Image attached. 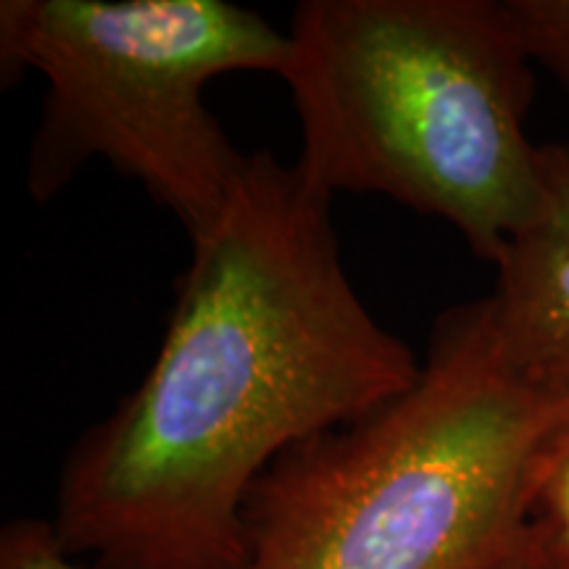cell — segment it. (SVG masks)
Masks as SVG:
<instances>
[{"mask_svg":"<svg viewBox=\"0 0 569 569\" xmlns=\"http://www.w3.org/2000/svg\"><path fill=\"white\" fill-rule=\"evenodd\" d=\"M330 196L248 156L196 234L151 369L61 472L53 528L96 569H238L277 459L415 386L422 361L361 301Z\"/></svg>","mask_w":569,"mask_h":569,"instance_id":"1","label":"cell"},{"mask_svg":"<svg viewBox=\"0 0 569 569\" xmlns=\"http://www.w3.org/2000/svg\"><path fill=\"white\" fill-rule=\"evenodd\" d=\"M567 425L569 396L509 365L486 298L448 309L407 393L269 467L238 569H549L538 507Z\"/></svg>","mask_w":569,"mask_h":569,"instance_id":"2","label":"cell"},{"mask_svg":"<svg viewBox=\"0 0 569 569\" xmlns=\"http://www.w3.org/2000/svg\"><path fill=\"white\" fill-rule=\"evenodd\" d=\"M0 569H96L77 561L53 522L13 519L0 532Z\"/></svg>","mask_w":569,"mask_h":569,"instance_id":"7","label":"cell"},{"mask_svg":"<svg viewBox=\"0 0 569 569\" xmlns=\"http://www.w3.org/2000/svg\"><path fill=\"white\" fill-rule=\"evenodd\" d=\"M490 322L536 386L569 396V146H540V196L496 261Z\"/></svg>","mask_w":569,"mask_h":569,"instance_id":"5","label":"cell"},{"mask_svg":"<svg viewBox=\"0 0 569 569\" xmlns=\"http://www.w3.org/2000/svg\"><path fill=\"white\" fill-rule=\"evenodd\" d=\"M538 528L549 569H569V453L559 461L540 493Z\"/></svg>","mask_w":569,"mask_h":569,"instance_id":"8","label":"cell"},{"mask_svg":"<svg viewBox=\"0 0 569 569\" xmlns=\"http://www.w3.org/2000/svg\"><path fill=\"white\" fill-rule=\"evenodd\" d=\"M567 443H569V425H567Z\"/></svg>","mask_w":569,"mask_h":569,"instance_id":"9","label":"cell"},{"mask_svg":"<svg viewBox=\"0 0 569 569\" xmlns=\"http://www.w3.org/2000/svg\"><path fill=\"white\" fill-rule=\"evenodd\" d=\"M530 69L507 3L306 0L280 74L296 167L330 198L377 193L443 219L496 264L540 196Z\"/></svg>","mask_w":569,"mask_h":569,"instance_id":"3","label":"cell"},{"mask_svg":"<svg viewBox=\"0 0 569 569\" xmlns=\"http://www.w3.org/2000/svg\"><path fill=\"white\" fill-rule=\"evenodd\" d=\"M3 74L40 71L46 109L27 184L46 201L106 159L190 232L209 230L248 156L203 96L234 71L288 61V32L227 0H3Z\"/></svg>","mask_w":569,"mask_h":569,"instance_id":"4","label":"cell"},{"mask_svg":"<svg viewBox=\"0 0 569 569\" xmlns=\"http://www.w3.org/2000/svg\"><path fill=\"white\" fill-rule=\"evenodd\" d=\"M530 63H538L569 98V0H507Z\"/></svg>","mask_w":569,"mask_h":569,"instance_id":"6","label":"cell"}]
</instances>
